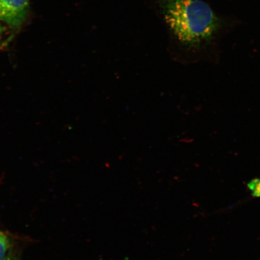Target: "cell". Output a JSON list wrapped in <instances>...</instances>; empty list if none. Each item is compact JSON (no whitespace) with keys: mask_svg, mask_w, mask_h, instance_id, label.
<instances>
[{"mask_svg":"<svg viewBox=\"0 0 260 260\" xmlns=\"http://www.w3.org/2000/svg\"><path fill=\"white\" fill-rule=\"evenodd\" d=\"M147 2L167 31L170 53L178 59L198 61L222 27V19L206 0Z\"/></svg>","mask_w":260,"mask_h":260,"instance_id":"cell-1","label":"cell"},{"mask_svg":"<svg viewBox=\"0 0 260 260\" xmlns=\"http://www.w3.org/2000/svg\"><path fill=\"white\" fill-rule=\"evenodd\" d=\"M30 0H0V21L18 29L27 19Z\"/></svg>","mask_w":260,"mask_h":260,"instance_id":"cell-2","label":"cell"},{"mask_svg":"<svg viewBox=\"0 0 260 260\" xmlns=\"http://www.w3.org/2000/svg\"><path fill=\"white\" fill-rule=\"evenodd\" d=\"M9 240L5 235L0 232V260H4L9 248Z\"/></svg>","mask_w":260,"mask_h":260,"instance_id":"cell-3","label":"cell"},{"mask_svg":"<svg viewBox=\"0 0 260 260\" xmlns=\"http://www.w3.org/2000/svg\"><path fill=\"white\" fill-rule=\"evenodd\" d=\"M10 38L6 35V29L1 24H0V51L5 48L9 44Z\"/></svg>","mask_w":260,"mask_h":260,"instance_id":"cell-4","label":"cell"},{"mask_svg":"<svg viewBox=\"0 0 260 260\" xmlns=\"http://www.w3.org/2000/svg\"><path fill=\"white\" fill-rule=\"evenodd\" d=\"M249 187L252 191L253 195L255 197L260 196V180L259 179L252 180L249 184Z\"/></svg>","mask_w":260,"mask_h":260,"instance_id":"cell-5","label":"cell"},{"mask_svg":"<svg viewBox=\"0 0 260 260\" xmlns=\"http://www.w3.org/2000/svg\"><path fill=\"white\" fill-rule=\"evenodd\" d=\"M4 260H12L11 258H8Z\"/></svg>","mask_w":260,"mask_h":260,"instance_id":"cell-6","label":"cell"}]
</instances>
